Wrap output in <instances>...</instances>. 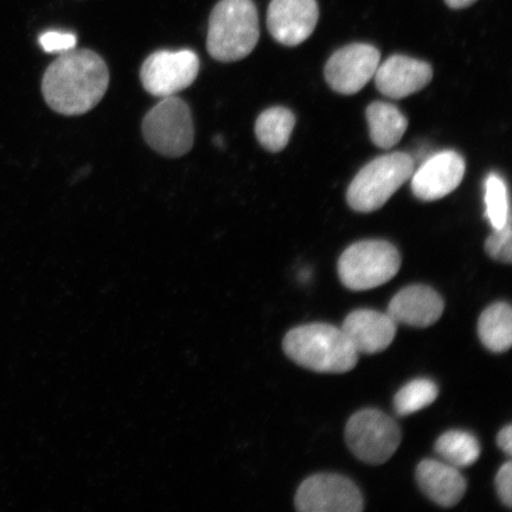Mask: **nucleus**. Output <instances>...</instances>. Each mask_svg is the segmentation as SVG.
I'll return each instance as SVG.
<instances>
[{
	"label": "nucleus",
	"mask_w": 512,
	"mask_h": 512,
	"mask_svg": "<svg viewBox=\"0 0 512 512\" xmlns=\"http://www.w3.org/2000/svg\"><path fill=\"white\" fill-rule=\"evenodd\" d=\"M110 85L104 60L92 50H69L50 64L42 80V94L51 110L81 115L99 104Z\"/></svg>",
	"instance_id": "nucleus-1"
},
{
	"label": "nucleus",
	"mask_w": 512,
	"mask_h": 512,
	"mask_svg": "<svg viewBox=\"0 0 512 512\" xmlns=\"http://www.w3.org/2000/svg\"><path fill=\"white\" fill-rule=\"evenodd\" d=\"M283 348L294 363L316 373H348L358 362V352L343 330L329 324H307L288 331Z\"/></svg>",
	"instance_id": "nucleus-2"
},
{
	"label": "nucleus",
	"mask_w": 512,
	"mask_h": 512,
	"mask_svg": "<svg viewBox=\"0 0 512 512\" xmlns=\"http://www.w3.org/2000/svg\"><path fill=\"white\" fill-rule=\"evenodd\" d=\"M258 11L253 0H221L209 18L208 53L221 62L245 59L259 42Z\"/></svg>",
	"instance_id": "nucleus-3"
},
{
	"label": "nucleus",
	"mask_w": 512,
	"mask_h": 512,
	"mask_svg": "<svg viewBox=\"0 0 512 512\" xmlns=\"http://www.w3.org/2000/svg\"><path fill=\"white\" fill-rule=\"evenodd\" d=\"M415 170L414 159L403 152L389 153L371 160L352 179L347 201L357 213L381 209Z\"/></svg>",
	"instance_id": "nucleus-4"
},
{
	"label": "nucleus",
	"mask_w": 512,
	"mask_h": 512,
	"mask_svg": "<svg viewBox=\"0 0 512 512\" xmlns=\"http://www.w3.org/2000/svg\"><path fill=\"white\" fill-rule=\"evenodd\" d=\"M401 268V255L393 243L366 240L354 243L338 260V275L351 291H368L392 280Z\"/></svg>",
	"instance_id": "nucleus-5"
},
{
	"label": "nucleus",
	"mask_w": 512,
	"mask_h": 512,
	"mask_svg": "<svg viewBox=\"0 0 512 512\" xmlns=\"http://www.w3.org/2000/svg\"><path fill=\"white\" fill-rule=\"evenodd\" d=\"M143 134L153 150L166 157H182L194 145L190 108L175 95L166 96L145 115Z\"/></svg>",
	"instance_id": "nucleus-6"
},
{
	"label": "nucleus",
	"mask_w": 512,
	"mask_h": 512,
	"mask_svg": "<svg viewBox=\"0 0 512 512\" xmlns=\"http://www.w3.org/2000/svg\"><path fill=\"white\" fill-rule=\"evenodd\" d=\"M349 450L361 462L387 463L401 444V430L396 421L377 409H363L352 415L345 427Z\"/></svg>",
	"instance_id": "nucleus-7"
},
{
	"label": "nucleus",
	"mask_w": 512,
	"mask_h": 512,
	"mask_svg": "<svg viewBox=\"0 0 512 512\" xmlns=\"http://www.w3.org/2000/svg\"><path fill=\"white\" fill-rule=\"evenodd\" d=\"M198 72L200 61L194 51L160 50L147 57L140 80L147 93L166 98L191 86Z\"/></svg>",
	"instance_id": "nucleus-8"
},
{
	"label": "nucleus",
	"mask_w": 512,
	"mask_h": 512,
	"mask_svg": "<svg viewBox=\"0 0 512 512\" xmlns=\"http://www.w3.org/2000/svg\"><path fill=\"white\" fill-rule=\"evenodd\" d=\"M296 508L302 512H360L363 497L349 478L320 473L299 486Z\"/></svg>",
	"instance_id": "nucleus-9"
},
{
	"label": "nucleus",
	"mask_w": 512,
	"mask_h": 512,
	"mask_svg": "<svg viewBox=\"0 0 512 512\" xmlns=\"http://www.w3.org/2000/svg\"><path fill=\"white\" fill-rule=\"evenodd\" d=\"M380 60V51L370 44H349L326 62L325 80L336 93L356 94L374 78Z\"/></svg>",
	"instance_id": "nucleus-10"
},
{
	"label": "nucleus",
	"mask_w": 512,
	"mask_h": 512,
	"mask_svg": "<svg viewBox=\"0 0 512 512\" xmlns=\"http://www.w3.org/2000/svg\"><path fill=\"white\" fill-rule=\"evenodd\" d=\"M318 19L316 0H272L267 25L275 41L297 47L313 34Z\"/></svg>",
	"instance_id": "nucleus-11"
},
{
	"label": "nucleus",
	"mask_w": 512,
	"mask_h": 512,
	"mask_svg": "<svg viewBox=\"0 0 512 512\" xmlns=\"http://www.w3.org/2000/svg\"><path fill=\"white\" fill-rule=\"evenodd\" d=\"M465 170V160L458 152L437 153L413 172V194L424 202L441 200L459 187Z\"/></svg>",
	"instance_id": "nucleus-12"
},
{
	"label": "nucleus",
	"mask_w": 512,
	"mask_h": 512,
	"mask_svg": "<svg viewBox=\"0 0 512 512\" xmlns=\"http://www.w3.org/2000/svg\"><path fill=\"white\" fill-rule=\"evenodd\" d=\"M374 79L376 88L383 95L400 100L430 85L433 69L427 62L394 55L379 64Z\"/></svg>",
	"instance_id": "nucleus-13"
},
{
	"label": "nucleus",
	"mask_w": 512,
	"mask_h": 512,
	"mask_svg": "<svg viewBox=\"0 0 512 512\" xmlns=\"http://www.w3.org/2000/svg\"><path fill=\"white\" fill-rule=\"evenodd\" d=\"M342 330L358 354L375 355L393 343L398 324L388 313L356 310L345 318Z\"/></svg>",
	"instance_id": "nucleus-14"
},
{
	"label": "nucleus",
	"mask_w": 512,
	"mask_h": 512,
	"mask_svg": "<svg viewBox=\"0 0 512 512\" xmlns=\"http://www.w3.org/2000/svg\"><path fill=\"white\" fill-rule=\"evenodd\" d=\"M445 309L444 300L432 287L412 285L396 293L388 306V315L396 324L428 328L438 322Z\"/></svg>",
	"instance_id": "nucleus-15"
},
{
	"label": "nucleus",
	"mask_w": 512,
	"mask_h": 512,
	"mask_svg": "<svg viewBox=\"0 0 512 512\" xmlns=\"http://www.w3.org/2000/svg\"><path fill=\"white\" fill-rule=\"evenodd\" d=\"M416 480L422 492L444 508H452L462 501L467 489L457 467L434 459L422 460L416 467Z\"/></svg>",
	"instance_id": "nucleus-16"
},
{
	"label": "nucleus",
	"mask_w": 512,
	"mask_h": 512,
	"mask_svg": "<svg viewBox=\"0 0 512 512\" xmlns=\"http://www.w3.org/2000/svg\"><path fill=\"white\" fill-rule=\"evenodd\" d=\"M370 139L383 150L392 149L400 142L408 128V120L398 107L375 101L367 108Z\"/></svg>",
	"instance_id": "nucleus-17"
},
{
	"label": "nucleus",
	"mask_w": 512,
	"mask_h": 512,
	"mask_svg": "<svg viewBox=\"0 0 512 512\" xmlns=\"http://www.w3.org/2000/svg\"><path fill=\"white\" fill-rule=\"evenodd\" d=\"M480 341L492 352H505L512 344V310L507 303H496L484 310L478 320Z\"/></svg>",
	"instance_id": "nucleus-18"
},
{
	"label": "nucleus",
	"mask_w": 512,
	"mask_h": 512,
	"mask_svg": "<svg viewBox=\"0 0 512 512\" xmlns=\"http://www.w3.org/2000/svg\"><path fill=\"white\" fill-rule=\"evenodd\" d=\"M296 126V117L286 107H272L259 115L255 123V136L262 147L270 152L285 149Z\"/></svg>",
	"instance_id": "nucleus-19"
},
{
	"label": "nucleus",
	"mask_w": 512,
	"mask_h": 512,
	"mask_svg": "<svg viewBox=\"0 0 512 512\" xmlns=\"http://www.w3.org/2000/svg\"><path fill=\"white\" fill-rule=\"evenodd\" d=\"M435 452L457 469L469 467L480 456V444L475 435L464 431H448L435 443Z\"/></svg>",
	"instance_id": "nucleus-20"
},
{
	"label": "nucleus",
	"mask_w": 512,
	"mask_h": 512,
	"mask_svg": "<svg viewBox=\"0 0 512 512\" xmlns=\"http://www.w3.org/2000/svg\"><path fill=\"white\" fill-rule=\"evenodd\" d=\"M439 388L428 379H416L402 387L394 398L395 412L401 416L421 411L437 400Z\"/></svg>",
	"instance_id": "nucleus-21"
},
{
	"label": "nucleus",
	"mask_w": 512,
	"mask_h": 512,
	"mask_svg": "<svg viewBox=\"0 0 512 512\" xmlns=\"http://www.w3.org/2000/svg\"><path fill=\"white\" fill-rule=\"evenodd\" d=\"M485 219L492 228L501 229L511 222L509 194L504 179L491 172L485 179Z\"/></svg>",
	"instance_id": "nucleus-22"
},
{
	"label": "nucleus",
	"mask_w": 512,
	"mask_h": 512,
	"mask_svg": "<svg viewBox=\"0 0 512 512\" xmlns=\"http://www.w3.org/2000/svg\"><path fill=\"white\" fill-rule=\"evenodd\" d=\"M485 251L490 258L511 264L512 262V243H511V222L505 224L501 229L495 230L485 241Z\"/></svg>",
	"instance_id": "nucleus-23"
},
{
	"label": "nucleus",
	"mask_w": 512,
	"mask_h": 512,
	"mask_svg": "<svg viewBox=\"0 0 512 512\" xmlns=\"http://www.w3.org/2000/svg\"><path fill=\"white\" fill-rule=\"evenodd\" d=\"M76 36L69 32L47 31L40 37V44L47 53H66L75 48Z\"/></svg>",
	"instance_id": "nucleus-24"
},
{
	"label": "nucleus",
	"mask_w": 512,
	"mask_h": 512,
	"mask_svg": "<svg viewBox=\"0 0 512 512\" xmlns=\"http://www.w3.org/2000/svg\"><path fill=\"white\" fill-rule=\"evenodd\" d=\"M496 489L505 507H512V464L508 462L499 469L496 476Z\"/></svg>",
	"instance_id": "nucleus-25"
},
{
	"label": "nucleus",
	"mask_w": 512,
	"mask_h": 512,
	"mask_svg": "<svg viewBox=\"0 0 512 512\" xmlns=\"http://www.w3.org/2000/svg\"><path fill=\"white\" fill-rule=\"evenodd\" d=\"M497 444L499 448L508 456L512 454V426L508 425L503 430L499 431L497 435Z\"/></svg>",
	"instance_id": "nucleus-26"
},
{
	"label": "nucleus",
	"mask_w": 512,
	"mask_h": 512,
	"mask_svg": "<svg viewBox=\"0 0 512 512\" xmlns=\"http://www.w3.org/2000/svg\"><path fill=\"white\" fill-rule=\"evenodd\" d=\"M477 0H445L447 6H450L451 9H464L469 8L472 4H475Z\"/></svg>",
	"instance_id": "nucleus-27"
}]
</instances>
